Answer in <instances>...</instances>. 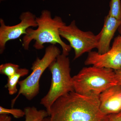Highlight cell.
<instances>
[{"instance_id":"6da1fadb","label":"cell","mask_w":121,"mask_h":121,"mask_svg":"<svg viewBox=\"0 0 121 121\" xmlns=\"http://www.w3.org/2000/svg\"><path fill=\"white\" fill-rule=\"evenodd\" d=\"M99 106V96L72 91L54 103L43 121H108V115L102 112Z\"/></svg>"},{"instance_id":"ffe728a7","label":"cell","mask_w":121,"mask_h":121,"mask_svg":"<svg viewBox=\"0 0 121 121\" xmlns=\"http://www.w3.org/2000/svg\"><path fill=\"white\" fill-rule=\"evenodd\" d=\"M5 0H0V1H5Z\"/></svg>"},{"instance_id":"ba28073f","label":"cell","mask_w":121,"mask_h":121,"mask_svg":"<svg viewBox=\"0 0 121 121\" xmlns=\"http://www.w3.org/2000/svg\"><path fill=\"white\" fill-rule=\"evenodd\" d=\"M86 65L105 68L117 70L121 68V35L115 37L110 49L103 54L89 52L84 62Z\"/></svg>"},{"instance_id":"4fadbf2b","label":"cell","mask_w":121,"mask_h":121,"mask_svg":"<svg viewBox=\"0 0 121 121\" xmlns=\"http://www.w3.org/2000/svg\"><path fill=\"white\" fill-rule=\"evenodd\" d=\"M109 16L121 20V0H111L110 3Z\"/></svg>"},{"instance_id":"3957f363","label":"cell","mask_w":121,"mask_h":121,"mask_svg":"<svg viewBox=\"0 0 121 121\" xmlns=\"http://www.w3.org/2000/svg\"><path fill=\"white\" fill-rule=\"evenodd\" d=\"M72 79L74 91L82 95L99 96L117 85L114 70L94 66L83 68Z\"/></svg>"},{"instance_id":"7a4b0ae2","label":"cell","mask_w":121,"mask_h":121,"mask_svg":"<svg viewBox=\"0 0 121 121\" xmlns=\"http://www.w3.org/2000/svg\"><path fill=\"white\" fill-rule=\"evenodd\" d=\"M36 21L38 25L37 28H28L23 37L22 46L24 49L28 50L32 40L35 41L33 47L37 50L43 49L45 43L55 45L59 44L62 49V54L68 56L72 48L61 39L59 29L66 25L61 17L56 16L52 18L51 12L44 9L42 11L39 17H36Z\"/></svg>"},{"instance_id":"30bf717a","label":"cell","mask_w":121,"mask_h":121,"mask_svg":"<svg viewBox=\"0 0 121 121\" xmlns=\"http://www.w3.org/2000/svg\"><path fill=\"white\" fill-rule=\"evenodd\" d=\"M121 24V20L108 15L104 19L101 31L98 34V43L97 49L99 54H103L110 49L111 40Z\"/></svg>"},{"instance_id":"d6986e66","label":"cell","mask_w":121,"mask_h":121,"mask_svg":"<svg viewBox=\"0 0 121 121\" xmlns=\"http://www.w3.org/2000/svg\"><path fill=\"white\" fill-rule=\"evenodd\" d=\"M118 30L119 33H120V35H121V24L118 29Z\"/></svg>"},{"instance_id":"7c38bea8","label":"cell","mask_w":121,"mask_h":121,"mask_svg":"<svg viewBox=\"0 0 121 121\" xmlns=\"http://www.w3.org/2000/svg\"><path fill=\"white\" fill-rule=\"evenodd\" d=\"M25 121H43L48 116L47 110H38L35 107H28L24 109Z\"/></svg>"},{"instance_id":"277c9868","label":"cell","mask_w":121,"mask_h":121,"mask_svg":"<svg viewBox=\"0 0 121 121\" xmlns=\"http://www.w3.org/2000/svg\"><path fill=\"white\" fill-rule=\"evenodd\" d=\"M67 56L60 54L48 68L52 77L51 86L47 94L41 99L40 104L46 108L48 115L52 106L58 99L74 91L70 60Z\"/></svg>"},{"instance_id":"ac0fdd59","label":"cell","mask_w":121,"mask_h":121,"mask_svg":"<svg viewBox=\"0 0 121 121\" xmlns=\"http://www.w3.org/2000/svg\"><path fill=\"white\" fill-rule=\"evenodd\" d=\"M12 118L8 115L1 114L0 115V121H11Z\"/></svg>"},{"instance_id":"8992f818","label":"cell","mask_w":121,"mask_h":121,"mask_svg":"<svg viewBox=\"0 0 121 121\" xmlns=\"http://www.w3.org/2000/svg\"><path fill=\"white\" fill-rule=\"evenodd\" d=\"M59 33L60 37L66 39L73 49L74 60L97 48V35H95L91 31H84L80 30L76 26L75 20L72 21L69 25L66 24L62 26L59 29Z\"/></svg>"},{"instance_id":"5bb4252c","label":"cell","mask_w":121,"mask_h":121,"mask_svg":"<svg viewBox=\"0 0 121 121\" xmlns=\"http://www.w3.org/2000/svg\"><path fill=\"white\" fill-rule=\"evenodd\" d=\"M19 68V66L17 64L6 63L0 66V73L8 78L16 73Z\"/></svg>"},{"instance_id":"9a60e30c","label":"cell","mask_w":121,"mask_h":121,"mask_svg":"<svg viewBox=\"0 0 121 121\" xmlns=\"http://www.w3.org/2000/svg\"><path fill=\"white\" fill-rule=\"evenodd\" d=\"M4 114L12 115L16 118H19L25 115L24 110L19 109H8L0 106V114Z\"/></svg>"},{"instance_id":"52a82bcc","label":"cell","mask_w":121,"mask_h":121,"mask_svg":"<svg viewBox=\"0 0 121 121\" xmlns=\"http://www.w3.org/2000/svg\"><path fill=\"white\" fill-rule=\"evenodd\" d=\"M35 15L29 11L24 12L20 16L21 22L13 26L5 25L4 21L0 19V53L2 54L8 41L19 38L26 35L27 29L30 27H37Z\"/></svg>"},{"instance_id":"e0dca14e","label":"cell","mask_w":121,"mask_h":121,"mask_svg":"<svg viewBox=\"0 0 121 121\" xmlns=\"http://www.w3.org/2000/svg\"><path fill=\"white\" fill-rule=\"evenodd\" d=\"M115 71L117 85L121 86V68L119 70Z\"/></svg>"},{"instance_id":"9c48e42d","label":"cell","mask_w":121,"mask_h":121,"mask_svg":"<svg viewBox=\"0 0 121 121\" xmlns=\"http://www.w3.org/2000/svg\"><path fill=\"white\" fill-rule=\"evenodd\" d=\"M100 109L104 114L109 115L121 111V86L110 87L99 95Z\"/></svg>"},{"instance_id":"2e32d148","label":"cell","mask_w":121,"mask_h":121,"mask_svg":"<svg viewBox=\"0 0 121 121\" xmlns=\"http://www.w3.org/2000/svg\"><path fill=\"white\" fill-rule=\"evenodd\" d=\"M108 121H121V111L108 115Z\"/></svg>"},{"instance_id":"5b68a950","label":"cell","mask_w":121,"mask_h":121,"mask_svg":"<svg viewBox=\"0 0 121 121\" xmlns=\"http://www.w3.org/2000/svg\"><path fill=\"white\" fill-rule=\"evenodd\" d=\"M60 54L59 48L55 44H51L46 48L42 58L37 57L32 64V73L26 78L18 82L19 89L16 97L12 100L11 107H13L16 101L21 95L28 100H31L39 94L41 76Z\"/></svg>"},{"instance_id":"8fae6325","label":"cell","mask_w":121,"mask_h":121,"mask_svg":"<svg viewBox=\"0 0 121 121\" xmlns=\"http://www.w3.org/2000/svg\"><path fill=\"white\" fill-rule=\"evenodd\" d=\"M29 70L25 68H19L16 73L13 75L8 77V82L5 87L8 88L9 93L10 95H13L17 93V84L19 82V80L21 77L27 75Z\"/></svg>"}]
</instances>
